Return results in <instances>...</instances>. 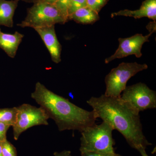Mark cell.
<instances>
[{"label":"cell","mask_w":156,"mask_h":156,"mask_svg":"<svg viewBox=\"0 0 156 156\" xmlns=\"http://www.w3.org/2000/svg\"><path fill=\"white\" fill-rule=\"evenodd\" d=\"M87 103L100 118L120 132L131 147L139 151L152 145L144 136L139 113L134 111L120 97H92Z\"/></svg>","instance_id":"obj_1"},{"label":"cell","mask_w":156,"mask_h":156,"mask_svg":"<svg viewBox=\"0 0 156 156\" xmlns=\"http://www.w3.org/2000/svg\"><path fill=\"white\" fill-rule=\"evenodd\" d=\"M31 97L44 110L49 119L55 122L59 131L73 130L82 132L95 124L97 120L93 111H88L77 106L40 82L36 83Z\"/></svg>","instance_id":"obj_2"},{"label":"cell","mask_w":156,"mask_h":156,"mask_svg":"<svg viewBox=\"0 0 156 156\" xmlns=\"http://www.w3.org/2000/svg\"><path fill=\"white\" fill-rule=\"evenodd\" d=\"M114 129L108 123L103 122L94 124L81 133L80 151L94 152L102 154L116 153L112 136Z\"/></svg>","instance_id":"obj_3"},{"label":"cell","mask_w":156,"mask_h":156,"mask_svg":"<svg viewBox=\"0 0 156 156\" xmlns=\"http://www.w3.org/2000/svg\"><path fill=\"white\" fill-rule=\"evenodd\" d=\"M68 21L53 4L36 0L33 6L27 9L25 19L17 26L35 29L58 23L64 24Z\"/></svg>","instance_id":"obj_4"},{"label":"cell","mask_w":156,"mask_h":156,"mask_svg":"<svg viewBox=\"0 0 156 156\" xmlns=\"http://www.w3.org/2000/svg\"><path fill=\"white\" fill-rule=\"evenodd\" d=\"M147 68L146 64H138L136 62L120 63L105 77L106 90L104 95L109 97H120L130 78Z\"/></svg>","instance_id":"obj_5"},{"label":"cell","mask_w":156,"mask_h":156,"mask_svg":"<svg viewBox=\"0 0 156 156\" xmlns=\"http://www.w3.org/2000/svg\"><path fill=\"white\" fill-rule=\"evenodd\" d=\"M120 98L128 107L139 113L156 108V93L146 84L140 83L126 87Z\"/></svg>","instance_id":"obj_6"},{"label":"cell","mask_w":156,"mask_h":156,"mask_svg":"<svg viewBox=\"0 0 156 156\" xmlns=\"http://www.w3.org/2000/svg\"><path fill=\"white\" fill-rule=\"evenodd\" d=\"M17 119L12 126L15 140H17L23 132L31 127L49 125V117L41 107H37L29 104H23L17 107Z\"/></svg>","instance_id":"obj_7"},{"label":"cell","mask_w":156,"mask_h":156,"mask_svg":"<svg viewBox=\"0 0 156 156\" xmlns=\"http://www.w3.org/2000/svg\"><path fill=\"white\" fill-rule=\"evenodd\" d=\"M154 32L150 31L149 34L144 36L142 34H137L130 37L119 38V48L113 55L105 58V63H108L116 58H124L130 55H134L137 58H140L142 55L141 50L143 45L149 41V38Z\"/></svg>","instance_id":"obj_8"},{"label":"cell","mask_w":156,"mask_h":156,"mask_svg":"<svg viewBox=\"0 0 156 156\" xmlns=\"http://www.w3.org/2000/svg\"><path fill=\"white\" fill-rule=\"evenodd\" d=\"M38 34L50 53L54 63L61 61L62 46L58 41L55 30V26L41 27L34 29Z\"/></svg>","instance_id":"obj_9"},{"label":"cell","mask_w":156,"mask_h":156,"mask_svg":"<svg viewBox=\"0 0 156 156\" xmlns=\"http://www.w3.org/2000/svg\"><path fill=\"white\" fill-rule=\"evenodd\" d=\"M123 16L133 17L135 19L146 17L156 20V0H145L142 3L140 9L131 11L129 10H121L118 12L112 13V17L115 16Z\"/></svg>","instance_id":"obj_10"},{"label":"cell","mask_w":156,"mask_h":156,"mask_svg":"<svg viewBox=\"0 0 156 156\" xmlns=\"http://www.w3.org/2000/svg\"><path fill=\"white\" fill-rule=\"evenodd\" d=\"M23 37L24 35L18 32L13 34L5 33L0 28V48L9 57L14 58Z\"/></svg>","instance_id":"obj_11"},{"label":"cell","mask_w":156,"mask_h":156,"mask_svg":"<svg viewBox=\"0 0 156 156\" xmlns=\"http://www.w3.org/2000/svg\"><path fill=\"white\" fill-rule=\"evenodd\" d=\"M19 2V0H0V26L13 27V17Z\"/></svg>","instance_id":"obj_12"},{"label":"cell","mask_w":156,"mask_h":156,"mask_svg":"<svg viewBox=\"0 0 156 156\" xmlns=\"http://www.w3.org/2000/svg\"><path fill=\"white\" fill-rule=\"evenodd\" d=\"M99 19L98 14L87 6L79 9L69 16V20L83 24H92Z\"/></svg>","instance_id":"obj_13"},{"label":"cell","mask_w":156,"mask_h":156,"mask_svg":"<svg viewBox=\"0 0 156 156\" xmlns=\"http://www.w3.org/2000/svg\"><path fill=\"white\" fill-rule=\"evenodd\" d=\"M17 108L16 107L0 108V123L13 126L17 119Z\"/></svg>","instance_id":"obj_14"},{"label":"cell","mask_w":156,"mask_h":156,"mask_svg":"<svg viewBox=\"0 0 156 156\" xmlns=\"http://www.w3.org/2000/svg\"><path fill=\"white\" fill-rule=\"evenodd\" d=\"M71 0H57L53 4L58 9L62 16L69 20V9Z\"/></svg>","instance_id":"obj_15"},{"label":"cell","mask_w":156,"mask_h":156,"mask_svg":"<svg viewBox=\"0 0 156 156\" xmlns=\"http://www.w3.org/2000/svg\"><path fill=\"white\" fill-rule=\"evenodd\" d=\"M2 146L3 156H17L16 147L7 139L2 142Z\"/></svg>","instance_id":"obj_16"},{"label":"cell","mask_w":156,"mask_h":156,"mask_svg":"<svg viewBox=\"0 0 156 156\" xmlns=\"http://www.w3.org/2000/svg\"><path fill=\"white\" fill-rule=\"evenodd\" d=\"M109 0H87V7H89L98 14L106 5Z\"/></svg>","instance_id":"obj_17"},{"label":"cell","mask_w":156,"mask_h":156,"mask_svg":"<svg viewBox=\"0 0 156 156\" xmlns=\"http://www.w3.org/2000/svg\"><path fill=\"white\" fill-rule=\"evenodd\" d=\"M86 6L87 0H71L68 11L69 16L79 9Z\"/></svg>","instance_id":"obj_18"},{"label":"cell","mask_w":156,"mask_h":156,"mask_svg":"<svg viewBox=\"0 0 156 156\" xmlns=\"http://www.w3.org/2000/svg\"><path fill=\"white\" fill-rule=\"evenodd\" d=\"M10 126L0 123V143L7 140V133Z\"/></svg>","instance_id":"obj_19"},{"label":"cell","mask_w":156,"mask_h":156,"mask_svg":"<svg viewBox=\"0 0 156 156\" xmlns=\"http://www.w3.org/2000/svg\"><path fill=\"white\" fill-rule=\"evenodd\" d=\"M81 156H121L119 154H102L94 152L84 151L80 152Z\"/></svg>","instance_id":"obj_20"},{"label":"cell","mask_w":156,"mask_h":156,"mask_svg":"<svg viewBox=\"0 0 156 156\" xmlns=\"http://www.w3.org/2000/svg\"><path fill=\"white\" fill-rule=\"evenodd\" d=\"M53 155L54 156H73L71 154V152L67 150H64L60 152H55Z\"/></svg>","instance_id":"obj_21"},{"label":"cell","mask_w":156,"mask_h":156,"mask_svg":"<svg viewBox=\"0 0 156 156\" xmlns=\"http://www.w3.org/2000/svg\"><path fill=\"white\" fill-rule=\"evenodd\" d=\"M138 151L140 153L142 156H149L148 155L146 152L145 149H141L139 150Z\"/></svg>","instance_id":"obj_22"},{"label":"cell","mask_w":156,"mask_h":156,"mask_svg":"<svg viewBox=\"0 0 156 156\" xmlns=\"http://www.w3.org/2000/svg\"><path fill=\"white\" fill-rule=\"evenodd\" d=\"M39 1H42V2H45L49 3L50 4H54L57 0H39Z\"/></svg>","instance_id":"obj_23"},{"label":"cell","mask_w":156,"mask_h":156,"mask_svg":"<svg viewBox=\"0 0 156 156\" xmlns=\"http://www.w3.org/2000/svg\"><path fill=\"white\" fill-rule=\"evenodd\" d=\"M19 1H22L23 2H25L27 3H32L34 2L36 0H19Z\"/></svg>","instance_id":"obj_24"},{"label":"cell","mask_w":156,"mask_h":156,"mask_svg":"<svg viewBox=\"0 0 156 156\" xmlns=\"http://www.w3.org/2000/svg\"><path fill=\"white\" fill-rule=\"evenodd\" d=\"M0 156H3L2 151V143H0Z\"/></svg>","instance_id":"obj_25"}]
</instances>
